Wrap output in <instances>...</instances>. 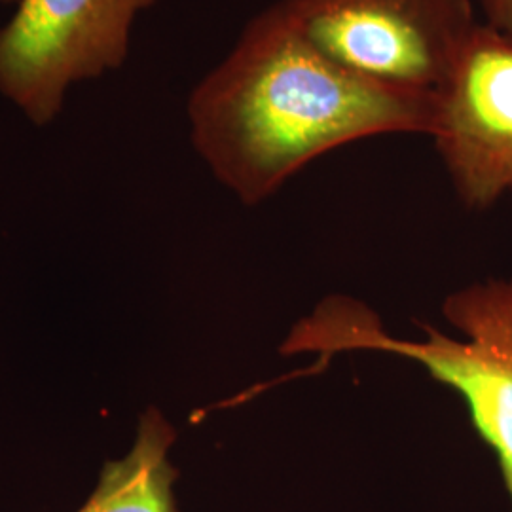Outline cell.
Returning <instances> with one entry per match:
<instances>
[{
	"label": "cell",
	"mask_w": 512,
	"mask_h": 512,
	"mask_svg": "<svg viewBox=\"0 0 512 512\" xmlns=\"http://www.w3.org/2000/svg\"><path fill=\"white\" fill-rule=\"evenodd\" d=\"M439 95L372 84L302 37L281 2L247 23L188 99L192 141L239 200L272 196L311 160L368 137L433 135Z\"/></svg>",
	"instance_id": "obj_1"
},
{
	"label": "cell",
	"mask_w": 512,
	"mask_h": 512,
	"mask_svg": "<svg viewBox=\"0 0 512 512\" xmlns=\"http://www.w3.org/2000/svg\"><path fill=\"white\" fill-rule=\"evenodd\" d=\"M442 313L463 338L418 323L427 340L408 342L389 336L365 306L330 298L291 330L281 353L311 351L325 366L344 351H384L418 361L433 380L463 397L476 433L494 450L512 512V277L450 294Z\"/></svg>",
	"instance_id": "obj_2"
},
{
	"label": "cell",
	"mask_w": 512,
	"mask_h": 512,
	"mask_svg": "<svg viewBox=\"0 0 512 512\" xmlns=\"http://www.w3.org/2000/svg\"><path fill=\"white\" fill-rule=\"evenodd\" d=\"M296 31L344 71L439 95L476 27L471 0H281Z\"/></svg>",
	"instance_id": "obj_3"
},
{
	"label": "cell",
	"mask_w": 512,
	"mask_h": 512,
	"mask_svg": "<svg viewBox=\"0 0 512 512\" xmlns=\"http://www.w3.org/2000/svg\"><path fill=\"white\" fill-rule=\"evenodd\" d=\"M158 0H18L0 27V95L37 126L71 84L124 65L135 18Z\"/></svg>",
	"instance_id": "obj_4"
},
{
	"label": "cell",
	"mask_w": 512,
	"mask_h": 512,
	"mask_svg": "<svg viewBox=\"0 0 512 512\" xmlns=\"http://www.w3.org/2000/svg\"><path fill=\"white\" fill-rule=\"evenodd\" d=\"M471 209L512 196V38L478 25L439 93L431 135Z\"/></svg>",
	"instance_id": "obj_5"
},
{
	"label": "cell",
	"mask_w": 512,
	"mask_h": 512,
	"mask_svg": "<svg viewBox=\"0 0 512 512\" xmlns=\"http://www.w3.org/2000/svg\"><path fill=\"white\" fill-rule=\"evenodd\" d=\"M173 442L175 431L164 416L147 412L131 452L105 465L95 492L78 512H177L173 484L179 473L167 459Z\"/></svg>",
	"instance_id": "obj_6"
},
{
	"label": "cell",
	"mask_w": 512,
	"mask_h": 512,
	"mask_svg": "<svg viewBox=\"0 0 512 512\" xmlns=\"http://www.w3.org/2000/svg\"><path fill=\"white\" fill-rule=\"evenodd\" d=\"M488 18V27L512 38V0H480Z\"/></svg>",
	"instance_id": "obj_7"
},
{
	"label": "cell",
	"mask_w": 512,
	"mask_h": 512,
	"mask_svg": "<svg viewBox=\"0 0 512 512\" xmlns=\"http://www.w3.org/2000/svg\"><path fill=\"white\" fill-rule=\"evenodd\" d=\"M0 2H4V4H10V2H18V0H0Z\"/></svg>",
	"instance_id": "obj_8"
}]
</instances>
